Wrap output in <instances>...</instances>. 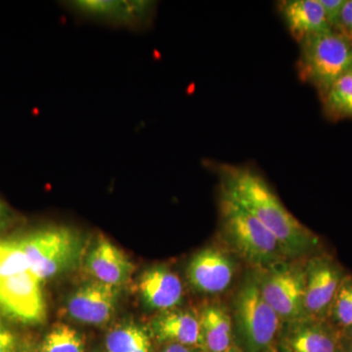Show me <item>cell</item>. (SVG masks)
I'll use <instances>...</instances> for the list:
<instances>
[{
	"label": "cell",
	"instance_id": "obj_31",
	"mask_svg": "<svg viewBox=\"0 0 352 352\" xmlns=\"http://www.w3.org/2000/svg\"><path fill=\"white\" fill-rule=\"evenodd\" d=\"M351 41H352V36H351Z\"/></svg>",
	"mask_w": 352,
	"mask_h": 352
},
{
	"label": "cell",
	"instance_id": "obj_19",
	"mask_svg": "<svg viewBox=\"0 0 352 352\" xmlns=\"http://www.w3.org/2000/svg\"><path fill=\"white\" fill-rule=\"evenodd\" d=\"M321 100L329 119L352 118V72L333 83Z\"/></svg>",
	"mask_w": 352,
	"mask_h": 352
},
{
	"label": "cell",
	"instance_id": "obj_5",
	"mask_svg": "<svg viewBox=\"0 0 352 352\" xmlns=\"http://www.w3.org/2000/svg\"><path fill=\"white\" fill-rule=\"evenodd\" d=\"M300 44L298 76L323 98L339 78L352 72V41L337 30L321 32Z\"/></svg>",
	"mask_w": 352,
	"mask_h": 352
},
{
	"label": "cell",
	"instance_id": "obj_13",
	"mask_svg": "<svg viewBox=\"0 0 352 352\" xmlns=\"http://www.w3.org/2000/svg\"><path fill=\"white\" fill-rule=\"evenodd\" d=\"M278 10L298 43L333 30L326 19L319 0H284L278 4Z\"/></svg>",
	"mask_w": 352,
	"mask_h": 352
},
{
	"label": "cell",
	"instance_id": "obj_23",
	"mask_svg": "<svg viewBox=\"0 0 352 352\" xmlns=\"http://www.w3.org/2000/svg\"><path fill=\"white\" fill-rule=\"evenodd\" d=\"M19 342L11 329L0 321V352H18Z\"/></svg>",
	"mask_w": 352,
	"mask_h": 352
},
{
	"label": "cell",
	"instance_id": "obj_20",
	"mask_svg": "<svg viewBox=\"0 0 352 352\" xmlns=\"http://www.w3.org/2000/svg\"><path fill=\"white\" fill-rule=\"evenodd\" d=\"M85 342L80 333L66 324H58L41 342V352H83Z\"/></svg>",
	"mask_w": 352,
	"mask_h": 352
},
{
	"label": "cell",
	"instance_id": "obj_25",
	"mask_svg": "<svg viewBox=\"0 0 352 352\" xmlns=\"http://www.w3.org/2000/svg\"><path fill=\"white\" fill-rule=\"evenodd\" d=\"M161 352H203L200 347L184 346L180 344H166Z\"/></svg>",
	"mask_w": 352,
	"mask_h": 352
},
{
	"label": "cell",
	"instance_id": "obj_2",
	"mask_svg": "<svg viewBox=\"0 0 352 352\" xmlns=\"http://www.w3.org/2000/svg\"><path fill=\"white\" fill-rule=\"evenodd\" d=\"M43 283L17 240L0 239V310L25 324L45 317Z\"/></svg>",
	"mask_w": 352,
	"mask_h": 352
},
{
	"label": "cell",
	"instance_id": "obj_9",
	"mask_svg": "<svg viewBox=\"0 0 352 352\" xmlns=\"http://www.w3.org/2000/svg\"><path fill=\"white\" fill-rule=\"evenodd\" d=\"M340 340L337 330L327 320L305 318L284 322L275 352H338Z\"/></svg>",
	"mask_w": 352,
	"mask_h": 352
},
{
	"label": "cell",
	"instance_id": "obj_12",
	"mask_svg": "<svg viewBox=\"0 0 352 352\" xmlns=\"http://www.w3.org/2000/svg\"><path fill=\"white\" fill-rule=\"evenodd\" d=\"M119 295V287L99 281L90 282L78 289L69 298V314L82 323H106L115 312Z\"/></svg>",
	"mask_w": 352,
	"mask_h": 352
},
{
	"label": "cell",
	"instance_id": "obj_14",
	"mask_svg": "<svg viewBox=\"0 0 352 352\" xmlns=\"http://www.w3.org/2000/svg\"><path fill=\"white\" fill-rule=\"evenodd\" d=\"M87 268L96 281L120 287L126 283L134 271L133 263L119 248L100 237L87 256Z\"/></svg>",
	"mask_w": 352,
	"mask_h": 352
},
{
	"label": "cell",
	"instance_id": "obj_22",
	"mask_svg": "<svg viewBox=\"0 0 352 352\" xmlns=\"http://www.w3.org/2000/svg\"><path fill=\"white\" fill-rule=\"evenodd\" d=\"M324 13H325L326 19L330 24L332 29L337 30L339 25L340 13L344 8L346 0H319Z\"/></svg>",
	"mask_w": 352,
	"mask_h": 352
},
{
	"label": "cell",
	"instance_id": "obj_8",
	"mask_svg": "<svg viewBox=\"0 0 352 352\" xmlns=\"http://www.w3.org/2000/svg\"><path fill=\"white\" fill-rule=\"evenodd\" d=\"M305 311L307 317L327 320L333 300L346 277L339 263L327 254L305 259Z\"/></svg>",
	"mask_w": 352,
	"mask_h": 352
},
{
	"label": "cell",
	"instance_id": "obj_7",
	"mask_svg": "<svg viewBox=\"0 0 352 352\" xmlns=\"http://www.w3.org/2000/svg\"><path fill=\"white\" fill-rule=\"evenodd\" d=\"M17 241L32 271L43 282L68 270L80 254V240L69 229H45Z\"/></svg>",
	"mask_w": 352,
	"mask_h": 352
},
{
	"label": "cell",
	"instance_id": "obj_3",
	"mask_svg": "<svg viewBox=\"0 0 352 352\" xmlns=\"http://www.w3.org/2000/svg\"><path fill=\"white\" fill-rule=\"evenodd\" d=\"M234 344L242 352L274 349L282 321L268 305L259 285L258 270L245 274L233 300Z\"/></svg>",
	"mask_w": 352,
	"mask_h": 352
},
{
	"label": "cell",
	"instance_id": "obj_4",
	"mask_svg": "<svg viewBox=\"0 0 352 352\" xmlns=\"http://www.w3.org/2000/svg\"><path fill=\"white\" fill-rule=\"evenodd\" d=\"M219 217L222 236L227 244L252 270H263L289 259L277 238L254 215L221 191Z\"/></svg>",
	"mask_w": 352,
	"mask_h": 352
},
{
	"label": "cell",
	"instance_id": "obj_26",
	"mask_svg": "<svg viewBox=\"0 0 352 352\" xmlns=\"http://www.w3.org/2000/svg\"><path fill=\"white\" fill-rule=\"evenodd\" d=\"M9 217V210L6 206L4 205L3 201L0 200V226H3L4 222Z\"/></svg>",
	"mask_w": 352,
	"mask_h": 352
},
{
	"label": "cell",
	"instance_id": "obj_27",
	"mask_svg": "<svg viewBox=\"0 0 352 352\" xmlns=\"http://www.w3.org/2000/svg\"><path fill=\"white\" fill-rule=\"evenodd\" d=\"M340 349L344 352H352V340L346 337L340 340Z\"/></svg>",
	"mask_w": 352,
	"mask_h": 352
},
{
	"label": "cell",
	"instance_id": "obj_1",
	"mask_svg": "<svg viewBox=\"0 0 352 352\" xmlns=\"http://www.w3.org/2000/svg\"><path fill=\"white\" fill-rule=\"evenodd\" d=\"M220 191L254 215L279 241L289 259L312 254L319 238L287 210L258 171L248 166H217Z\"/></svg>",
	"mask_w": 352,
	"mask_h": 352
},
{
	"label": "cell",
	"instance_id": "obj_17",
	"mask_svg": "<svg viewBox=\"0 0 352 352\" xmlns=\"http://www.w3.org/2000/svg\"><path fill=\"white\" fill-rule=\"evenodd\" d=\"M203 352H224L234 344L232 316L221 305H208L199 315Z\"/></svg>",
	"mask_w": 352,
	"mask_h": 352
},
{
	"label": "cell",
	"instance_id": "obj_30",
	"mask_svg": "<svg viewBox=\"0 0 352 352\" xmlns=\"http://www.w3.org/2000/svg\"><path fill=\"white\" fill-rule=\"evenodd\" d=\"M270 352H275V351H274V349H273V351H270Z\"/></svg>",
	"mask_w": 352,
	"mask_h": 352
},
{
	"label": "cell",
	"instance_id": "obj_11",
	"mask_svg": "<svg viewBox=\"0 0 352 352\" xmlns=\"http://www.w3.org/2000/svg\"><path fill=\"white\" fill-rule=\"evenodd\" d=\"M187 273L194 289L214 295L223 293L231 286L236 266L232 258L226 252L208 248L192 258Z\"/></svg>",
	"mask_w": 352,
	"mask_h": 352
},
{
	"label": "cell",
	"instance_id": "obj_29",
	"mask_svg": "<svg viewBox=\"0 0 352 352\" xmlns=\"http://www.w3.org/2000/svg\"><path fill=\"white\" fill-rule=\"evenodd\" d=\"M338 352H344V351H342V349H340H340H339V351H338Z\"/></svg>",
	"mask_w": 352,
	"mask_h": 352
},
{
	"label": "cell",
	"instance_id": "obj_16",
	"mask_svg": "<svg viewBox=\"0 0 352 352\" xmlns=\"http://www.w3.org/2000/svg\"><path fill=\"white\" fill-rule=\"evenodd\" d=\"M151 328L159 342L198 347L200 344L199 316L187 310H166L154 319Z\"/></svg>",
	"mask_w": 352,
	"mask_h": 352
},
{
	"label": "cell",
	"instance_id": "obj_15",
	"mask_svg": "<svg viewBox=\"0 0 352 352\" xmlns=\"http://www.w3.org/2000/svg\"><path fill=\"white\" fill-rule=\"evenodd\" d=\"M141 296L153 309H173L182 302V280L173 271L163 266L146 270L139 282Z\"/></svg>",
	"mask_w": 352,
	"mask_h": 352
},
{
	"label": "cell",
	"instance_id": "obj_10",
	"mask_svg": "<svg viewBox=\"0 0 352 352\" xmlns=\"http://www.w3.org/2000/svg\"><path fill=\"white\" fill-rule=\"evenodd\" d=\"M69 6L88 19L131 29L147 28L156 12L152 1H75Z\"/></svg>",
	"mask_w": 352,
	"mask_h": 352
},
{
	"label": "cell",
	"instance_id": "obj_18",
	"mask_svg": "<svg viewBox=\"0 0 352 352\" xmlns=\"http://www.w3.org/2000/svg\"><path fill=\"white\" fill-rule=\"evenodd\" d=\"M107 352H151L149 336L138 325L113 329L106 338Z\"/></svg>",
	"mask_w": 352,
	"mask_h": 352
},
{
	"label": "cell",
	"instance_id": "obj_24",
	"mask_svg": "<svg viewBox=\"0 0 352 352\" xmlns=\"http://www.w3.org/2000/svg\"><path fill=\"white\" fill-rule=\"evenodd\" d=\"M337 31L346 34L349 38L352 36V0H346L340 13Z\"/></svg>",
	"mask_w": 352,
	"mask_h": 352
},
{
	"label": "cell",
	"instance_id": "obj_6",
	"mask_svg": "<svg viewBox=\"0 0 352 352\" xmlns=\"http://www.w3.org/2000/svg\"><path fill=\"white\" fill-rule=\"evenodd\" d=\"M305 261L285 259L258 270L264 298L282 323L307 317L305 311Z\"/></svg>",
	"mask_w": 352,
	"mask_h": 352
},
{
	"label": "cell",
	"instance_id": "obj_28",
	"mask_svg": "<svg viewBox=\"0 0 352 352\" xmlns=\"http://www.w3.org/2000/svg\"><path fill=\"white\" fill-rule=\"evenodd\" d=\"M344 333H346V337L347 338V339L352 340V325L351 326V327L347 329V330L344 331Z\"/></svg>",
	"mask_w": 352,
	"mask_h": 352
},
{
	"label": "cell",
	"instance_id": "obj_21",
	"mask_svg": "<svg viewBox=\"0 0 352 352\" xmlns=\"http://www.w3.org/2000/svg\"><path fill=\"white\" fill-rule=\"evenodd\" d=\"M328 318L333 327L346 331L352 325V276L342 280Z\"/></svg>",
	"mask_w": 352,
	"mask_h": 352
}]
</instances>
